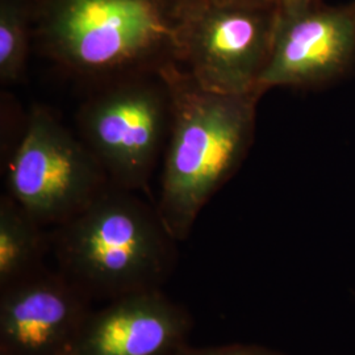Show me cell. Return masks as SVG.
Instances as JSON below:
<instances>
[{
    "label": "cell",
    "instance_id": "7c38bea8",
    "mask_svg": "<svg viewBox=\"0 0 355 355\" xmlns=\"http://www.w3.org/2000/svg\"><path fill=\"white\" fill-rule=\"evenodd\" d=\"M175 355H286L278 350L270 349L261 345L249 343H230L220 346H204L192 347L189 343L184 345Z\"/></svg>",
    "mask_w": 355,
    "mask_h": 355
},
{
    "label": "cell",
    "instance_id": "277c9868",
    "mask_svg": "<svg viewBox=\"0 0 355 355\" xmlns=\"http://www.w3.org/2000/svg\"><path fill=\"white\" fill-rule=\"evenodd\" d=\"M94 87L76 114L79 139L112 186L148 191L173 120L167 78L161 70L120 76Z\"/></svg>",
    "mask_w": 355,
    "mask_h": 355
},
{
    "label": "cell",
    "instance_id": "ba28073f",
    "mask_svg": "<svg viewBox=\"0 0 355 355\" xmlns=\"http://www.w3.org/2000/svg\"><path fill=\"white\" fill-rule=\"evenodd\" d=\"M92 302L57 270L0 291V353L67 355Z\"/></svg>",
    "mask_w": 355,
    "mask_h": 355
},
{
    "label": "cell",
    "instance_id": "5bb4252c",
    "mask_svg": "<svg viewBox=\"0 0 355 355\" xmlns=\"http://www.w3.org/2000/svg\"><path fill=\"white\" fill-rule=\"evenodd\" d=\"M217 4H278L277 0H208Z\"/></svg>",
    "mask_w": 355,
    "mask_h": 355
},
{
    "label": "cell",
    "instance_id": "52a82bcc",
    "mask_svg": "<svg viewBox=\"0 0 355 355\" xmlns=\"http://www.w3.org/2000/svg\"><path fill=\"white\" fill-rule=\"evenodd\" d=\"M355 66V0L329 6L320 0L302 10L280 11L262 94L277 87L318 89L347 76Z\"/></svg>",
    "mask_w": 355,
    "mask_h": 355
},
{
    "label": "cell",
    "instance_id": "7a4b0ae2",
    "mask_svg": "<svg viewBox=\"0 0 355 355\" xmlns=\"http://www.w3.org/2000/svg\"><path fill=\"white\" fill-rule=\"evenodd\" d=\"M162 71L173 92V120L155 205L179 242L189 239L204 207L248 157L262 95L207 91L179 64Z\"/></svg>",
    "mask_w": 355,
    "mask_h": 355
},
{
    "label": "cell",
    "instance_id": "4fadbf2b",
    "mask_svg": "<svg viewBox=\"0 0 355 355\" xmlns=\"http://www.w3.org/2000/svg\"><path fill=\"white\" fill-rule=\"evenodd\" d=\"M279 4L280 11H296L302 10L311 4H315L320 0H277Z\"/></svg>",
    "mask_w": 355,
    "mask_h": 355
},
{
    "label": "cell",
    "instance_id": "9c48e42d",
    "mask_svg": "<svg viewBox=\"0 0 355 355\" xmlns=\"http://www.w3.org/2000/svg\"><path fill=\"white\" fill-rule=\"evenodd\" d=\"M192 325L190 312L162 290L132 293L92 309L70 355H175Z\"/></svg>",
    "mask_w": 355,
    "mask_h": 355
},
{
    "label": "cell",
    "instance_id": "6da1fadb",
    "mask_svg": "<svg viewBox=\"0 0 355 355\" xmlns=\"http://www.w3.org/2000/svg\"><path fill=\"white\" fill-rule=\"evenodd\" d=\"M191 0H40L35 41L64 73L95 86L179 64Z\"/></svg>",
    "mask_w": 355,
    "mask_h": 355
},
{
    "label": "cell",
    "instance_id": "30bf717a",
    "mask_svg": "<svg viewBox=\"0 0 355 355\" xmlns=\"http://www.w3.org/2000/svg\"><path fill=\"white\" fill-rule=\"evenodd\" d=\"M51 246L42 225L6 192L0 198V291L45 267Z\"/></svg>",
    "mask_w": 355,
    "mask_h": 355
},
{
    "label": "cell",
    "instance_id": "9a60e30c",
    "mask_svg": "<svg viewBox=\"0 0 355 355\" xmlns=\"http://www.w3.org/2000/svg\"><path fill=\"white\" fill-rule=\"evenodd\" d=\"M0 355H7V354H3V353H0ZM67 355H70V354H67Z\"/></svg>",
    "mask_w": 355,
    "mask_h": 355
},
{
    "label": "cell",
    "instance_id": "3957f363",
    "mask_svg": "<svg viewBox=\"0 0 355 355\" xmlns=\"http://www.w3.org/2000/svg\"><path fill=\"white\" fill-rule=\"evenodd\" d=\"M177 240L157 205L110 186L82 212L55 227L58 271L91 302L162 290L177 266Z\"/></svg>",
    "mask_w": 355,
    "mask_h": 355
},
{
    "label": "cell",
    "instance_id": "8fae6325",
    "mask_svg": "<svg viewBox=\"0 0 355 355\" xmlns=\"http://www.w3.org/2000/svg\"><path fill=\"white\" fill-rule=\"evenodd\" d=\"M40 0H0V80L13 85L26 73Z\"/></svg>",
    "mask_w": 355,
    "mask_h": 355
},
{
    "label": "cell",
    "instance_id": "8992f818",
    "mask_svg": "<svg viewBox=\"0 0 355 355\" xmlns=\"http://www.w3.org/2000/svg\"><path fill=\"white\" fill-rule=\"evenodd\" d=\"M277 4H217L191 0L179 66L207 91L262 94L279 20Z\"/></svg>",
    "mask_w": 355,
    "mask_h": 355
},
{
    "label": "cell",
    "instance_id": "5b68a950",
    "mask_svg": "<svg viewBox=\"0 0 355 355\" xmlns=\"http://www.w3.org/2000/svg\"><path fill=\"white\" fill-rule=\"evenodd\" d=\"M7 193L42 227H58L111 186L85 142L36 105L7 168Z\"/></svg>",
    "mask_w": 355,
    "mask_h": 355
}]
</instances>
